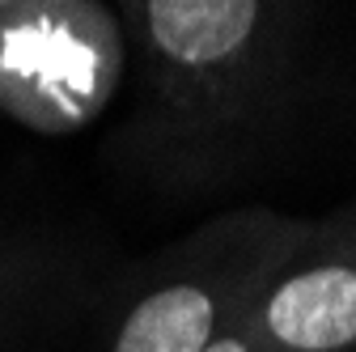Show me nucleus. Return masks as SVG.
I'll return each instance as SVG.
<instances>
[{
    "instance_id": "3",
    "label": "nucleus",
    "mask_w": 356,
    "mask_h": 352,
    "mask_svg": "<svg viewBox=\"0 0 356 352\" xmlns=\"http://www.w3.org/2000/svg\"><path fill=\"white\" fill-rule=\"evenodd\" d=\"M263 331L284 352H339L356 344V263L327 259L289 272L263 301Z\"/></svg>"
},
{
    "instance_id": "5",
    "label": "nucleus",
    "mask_w": 356,
    "mask_h": 352,
    "mask_svg": "<svg viewBox=\"0 0 356 352\" xmlns=\"http://www.w3.org/2000/svg\"><path fill=\"white\" fill-rule=\"evenodd\" d=\"M204 352H254V348H250V339H242V335H216Z\"/></svg>"
},
{
    "instance_id": "4",
    "label": "nucleus",
    "mask_w": 356,
    "mask_h": 352,
    "mask_svg": "<svg viewBox=\"0 0 356 352\" xmlns=\"http://www.w3.org/2000/svg\"><path fill=\"white\" fill-rule=\"evenodd\" d=\"M212 339L216 297L195 280H170L127 310L111 352H204Z\"/></svg>"
},
{
    "instance_id": "2",
    "label": "nucleus",
    "mask_w": 356,
    "mask_h": 352,
    "mask_svg": "<svg viewBox=\"0 0 356 352\" xmlns=\"http://www.w3.org/2000/svg\"><path fill=\"white\" fill-rule=\"evenodd\" d=\"M127 26L106 0H17L0 13V115L76 136L115 102Z\"/></svg>"
},
{
    "instance_id": "6",
    "label": "nucleus",
    "mask_w": 356,
    "mask_h": 352,
    "mask_svg": "<svg viewBox=\"0 0 356 352\" xmlns=\"http://www.w3.org/2000/svg\"><path fill=\"white\" fill-rule=\"evenodd\" d=\"M9 5H17V0H0V13H5V9H9Z\"/></svg>"
},
{
    "instance_id": "1",
    "label": "nucleus",
    "mask_w": 356,
    "mask_h": 352,
    "mask_svg": "<svg viewBox=\"0 0 356 352\" xmlns=\"http://www.w3.org/2000/svg\"><path fill=\"white\" fill-rule=\"evenodd\" d=\"M149 94V131L174 161L238 153L272 115L297 51L301 0H119Z\"/></svg>"
}]
</instances>
